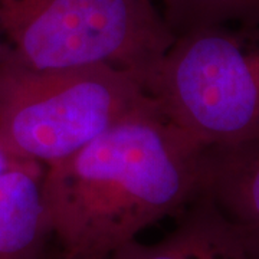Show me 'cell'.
Returning a JSON list of instances; mask_svg holds the SVG:
<instances>
[{
    "instance_id": "cell-3",
    "label": "cell",
    "mask_w": 259,
    "mask_h": 259,
    "mask_svg": "<svg viewBox=\"0 0 259 259\" xmlns=\"http://www.w3.org/2000/svg\"><path fill=\"white\" fill-rule=\"evenodd\" d=\"M150 98L111 65L32 69L0 58V144L16 161L52 166Z\"/></svg>"
},
{
    "instance_id": "cell-10",
    "label": "cell",
    "mask_w": 259,
    "mask_h": 259,
    "mask_svg": "<svg viewBox=\"0 0 259 259\" xmlns=\"http://www.w3.org/2000/svg\"><path fill=\"white\" fill-rule=\"evenodd\" d=\"M47 259H78V258H71V256H66V255H64L62 252H59V253L55 255V256H52V258H51V256H48Z\"/></svg>"
},
{
    "instance_id": "cell-5",
    "label": "cell",
    "mask_w": 259,
    "mask_h": 259,
    "mask_svg": "<svg viewBox=\"0 0 259 259\" xmlns=\"http://www.w3.org/2000/svg\"><path fill=\"white\" fill-rule=\"evenodd\" d=\"M108 259H259L207 194L199 192L161 241L127 242Z\"/></svg>"
},
{
    "instance_id": "cell-1",
    "label": "cell",
    "mask_w": 259,
    "mask_h": 259,
    "mask_svg": "<svg viewBox=\"0 0 259 259\" xmlns=\"http://www.w3.org/2000/svg\"><path fill=\"white\" fill-rule=\"evenodd\" d=\"M207 146L151 97L72 156L45 167L54 239L78 259H108L140 232L179 214L200 192Z\"/></svg>"
},
{
    "instance_id": "cell-4",
    "label": "cell",
    "mask_w": 259,
    "mask_h": 259,
    "mask_svg": "<svg viewBox=\"0 0 259 259\" xmlns=\"http://www.w3.org/2000/svg\"><path fill=\"white\" fill-rule=\"evenodd\" d=\"M150 95L204 146L259 139V26H212L176 36Z\"/></svg>"
},
{
    "instance_id": "cell-7",
    "label": "cell",
    "mask_w": 259,
    "mask_h": 259,
    "mask_svg": "<svg viewBox=\"0 0 259 259\" xmlns=\"http://www.w3.org/2000/svg\"><path fill=\"white\" fill-rule=\"evenodd\" d=\"M45 167L16 161L0 176V259H47L54 239L42 193Z\"/></svg>"
},
{
    "instance_id": "cell-2",
    "label": "cell",
    "mask_w": 259,
    "mask_h": 259,
    "mask_svg": "<svg viewBox=\"0 0 259 259\" xmlns=\"http://www.w3.org/2000/svg\"><path fill=\"white\" fill-rule=\"evenodd\" d=\"M175 39L154 0H0V58L32 69L111 65L150 94Z\"/></svg>"
},
{
    "instance_id": "cell-6",
    "label": "cell",
    "mask_w": 259,
    "mask_h": 259,
    "mask_svg": "<svg viewBox=\"0 0 259 259\" xmlns=\"http://www.w3.org/2000/svg\"><path fill=\"white\" fill-rule=\"evenodd\" d=\"M200 182V192L259 256V139L207 146Z\"/></svg>"
},
{
    "instance_id": "cell-8",
    "label": "cell",
    "mask_w": 259,
    "mask_h": 259,
    "mask_svg": "<svg viewBox=\"0 0 259 259\" xmlns=\"http://www.w3.org/2000/svg\"><path fill=\"white\" fill-rule=\"evenodd\" d=\"M175 36L212 26H259V0H154Z\"/></svg>"
},
{
    "instance_id": "cell-9",
    "label": "cell",
    "mask_w": 259,
    "mask_h": 259,
    "mask_svg": "<svg viewBox=\"0 0 259 259\" xmlns=\"http://www.w3.org/2000/svg\"><path fill=\"white\" fill-rule=\"evenodd\" d=\"M15 163H16V160H13V158L10 157L9 154L5 151V148L2 147V144H0V176L5 171H8Z\"/></svg>"
}]
</instances>
